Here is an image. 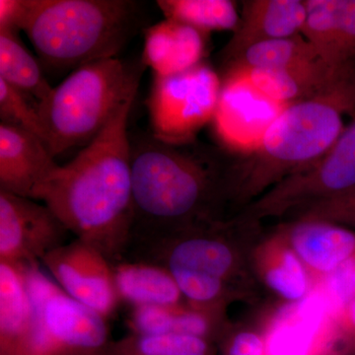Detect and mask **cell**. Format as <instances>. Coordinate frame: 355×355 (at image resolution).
Masks as SVG:
<instances>
[{"label":"cell","instance_id":"cell-1","mask_svg":"<svg viewBox=\"0 0 355 355\" xmlns=\"http://www.w3.org/2000/svg\"><path fill=\"white\" fill-rule=\"evenodd\" d=\"M128 102L76 157L60 165L36 191L76 239L111 263L123 261L135 220Z\"/></svg>","mask_w":355,"mask_h":355},{"label":"cell","instance_id":"cell-2","mask_svg":"<svg viewBox=\"0 0 355 355\" xmlns=\"http://www.w3.org/2000/svg\"><path fill=\"white\" fill-rule=\"evenodd\" d=\"M132 240L214 219L229 176L217 154L195 141L172 144L151 133L130 137Z\"/></svg>","mask_w":355,"mask_h":355},{"label":"cell","instance_id":"cell-3","mask_svg":"<svg viewBox=\"0 0 355 355\" xmlns=\"http://www.w3.org/2000/svg\"><path fill=\"white\" fill-rule=\"evenodd\" d=\"M343 114L355 116V69L324 94L287 105L280 112L259 146L236 170L238 197H256L322 157L343 132Z\"/></svg>","mask_w":355,"mask_h":355},{"label":"cell","instance_id":"cell-4","mask_svg":"<svg viewBox=\"0 0 355 355\" xmlns=\"http://www.w3.org/2000/svg\"><path fill=\"white\" fill-rule=\"evenodd\" d=\"M139 21L130 0H30L23 32L42 65L73 71L116 58Z\"/></svg>","mask_w":355,"mask_h":355},{"label":"cell","instance_id":"cell-5","mask_svg":"<svg viewBox=\"0 0 355 355\" xmlns=\"http://www.w3.org/2000/svg\"><path fill=\"white\" fill-rule=\"evenodd\" d=\"M141 71L108 58L79 67L53 88L39 107L53 157L86 146L109 125L128 102L135 99Z\"/></svg>","mask_w":355,"mask_h":355},{"label":"cell","instance_id":"cell-6","mask_svg":"<svg viewBox=\"0 0 355 355\" xmlns=\"http://www.w3.org/2000/svg\"><path fill=\"white\" fill-rule=\"evenodd\" d=\"M132 247L139 252L133 260L164 266L189 303L220 309L236 258L217 221L132 240L128 250Z\"/></svg>","mask_w":355,"mask_h":355},{"label":"cell","instance_id":"cell-7","mask_svg":"<svg viewBox=\"0 0 355 355\" xmlns=\"http://www.w3.org/2000/svg\"><path fill=\"white\" fill-rule=\"evenodd\" d=\"M40 265H24L35 310L36 355H113L108 320L67 295Z\"/></svg>","mask_w":355,"mask_h":355},{"label":"cell","instance_id":"cell-8","mask_svg":"<svg viewBox=\"0 0 355 355\" xmlns=\"http://www.w3.org/2000/svg\"><path fill=\"white\" fill-rule=\"evenodd\" d=\"M221 77L202 62L169 76H154L146 108L151 135L161 141L186 144L216 116Z\"/></svg>","mask_w":355,"mask_h":355},{"label":"cell","instance_id":"cell-9","mask_svg":"<svg viewBox=\"0 0 355 355\" xmlns=\"http://www.w3.org/2000/svg\"><path fill=\"white\" fill-rule=\"evenodd\" d=\"M355 188V116L331 148L289 175L252 205L256 216H279L345 195Z\"/></svg>","mask_w":355,"mask_h":355},{"label":"cell","instance_id":"cell-10","mask_svg":"<svg viewBox=\"0 0 355 355\" xmlns=\"http://www.w3.org/2000/svg\"><path fill=\"white\" fill-rule=\"evenodd\" d=\"M70 232L44 203L0 191V261L32 265L67 244Z\"/></svg>","mask_w":355,"mask_h":355},{"label":"cell","instance_id":"cell-11","mask_svg":"<svg viewBox=\"0 0 355 355\" xmlns=\"http://www.w3.org/2000/svg\"><path fill=\"white\" fill-rule=\"evenodd\" d=\"M41 263L67 295L105 319L121 304L113 265L87 243L76 238L46 254Z\"/></svg>","mask_w":355,"mask_h":355},{"label":"cell","instance_id":"cell-12","mask_svg":"<svg viewBox=\"0 0 355 355\" xmlns=\"http://www.w3.org/2000/svg\"><path fill=\"white\" fill-rule=\"evenodd\" d=\"M342 330L345 331L317 287L304 298L282 308L263 340L268 355H331Z\"/></svg>","mask_w":355,"mask_h":355},{"label":"cell","instance_id":"cell-13","mask_svg":"<svg viewBox=\"0 0 355 355\" xmlns=\"http://www.w3.org/2000/svg\"><path fill=\"white\" fill-rule=\"evenodd\" d=\"M220 97L212 125L217 139L234 151L253 153L286 106L270 101L239 79L221 78Z\"/></svg>","mask_w":355,"mask_h":355},{"label":"cell","instance_id":"cell-14","mask_svg":"<svg viewBox=\"0 0 355 355\" xmlns=\"http://www.w3.org/2000/svg\"><path fill=\"white\" fill-rule=\"evenodd\" d=\"M355 69V62L333 67L316 60L282 69H226L224 76L234 77L261 95L282 106L313 99L324 94L347 78Z\"/></svg>","mask_w":355,"mask_h":355},{"label":"cell","instance_id":"cell-15","mask_svg":"<svg viewBox=\"0 0 355 355\" xmlns=\"http://www.w3.org/2000/svg\"><path fill=\"white\" fill-rule=\"evenodd\" d=\"M58 166L43 140L0 123V191L34 200L39 187Z\"/></svg>","mask_w":355,"mask_h":355},{"label":"cell","instance_id":"cell-16","mask_svg":"<svg viewBox=\"0 0 355 355\" xmlns=\"http://www.w3.org/2000/svg\"><path fill=\"white\" fill-rule=\"evenodd\" d=\"M234 34L221 51L223 64L253 44L301 34L306 18V0H247Z\"/></svg>","mask_w":355,"mask_h":355},{"label":"cell","instance_id":"cell-17","mask_svg":"<svg viewBox=\"0 0 355 355\" xmlns=\"http://www.w3.org/2000/svg\"><path fill=\"white\" fill-rule=\"evenodd\" d=\"M301 35L333 67L355 62V0H306Z\"/></svg>","mask_w":355,"mask_h":355},{"label":"cell","instance_id":"cell-18","mask_svg":"<svg viewBox=\"0 0 355 355\" xmlns=\"http://www.w3.org/2000/svg\"><path fill=\"white\" fill-rule=\"evenodd\" d=\"M0 355H36V322L24 265L0 261Z\"/></svg>","mask_w":355,"mask_h":355},{"label":"cell","instance_id":"cell-19","mask_svg":"<svg viewBox=\"0 0 355 355\" xmlns=\"http://www.w3.org/2000/svg\"><path fill=\"white\" fill-rule=\"evenodd\" d=\"M144 35L142 64L154 76H174L203 62L207 35L191 26L165 18Z\"/></svg>","mask_w":355,"mask_h":355},{"label":"cell","instance_id":"cell-20","mask_svg":"<svg viewBox=\"0 0 355 355\" xmlns=\"http://www.w3.org/2000/svg\"><path fill=\"white\" fill-rule=\"evenodd\" d=\"M303 265L324 275L355 256V233L331 222L302 219L284 234Z\"/></svg>","mask_w":355,"mask_h":355},{"label":"cell","instance_id":"cell-21","mask_svg":"<svg viewBox=\"0 0 355 355\" xmlns=\"http://www.w3.org/2000/svg\"><path fill=\"white\" fill-rule=\"evenodd\" d=\"M127 324L132 334H180L212 343L221 335L220 309L198 307L189 302L132 308Z\"/></svg>","mask_w":355,"mask_h":355},{"label":"cell","instance_id":"cell-22","mask_svg":"<svg viewBox=\"0 0 355 355\" xmlns=\"http://www.w3.org/2000/svg\"><path fill=\"white\" fill-rule=\"evenodd\" d=\"M121 302L132 308L178 304L184 295L164 266L130 260L112 263Z\"/></svg>","mask_w":355,"mask_h":355},{"label":"cell","instance_id":"cell-23","mask_svg":"<svg viewBox=\"0 0 355 355\" xmlns=\"http://www.w3.org/2000/svg\"><path fill=\"white\" fill-rule=\"evenodd\" d=\"M0 79L19 91L37 109L48 101L53 90L41 62L26 49L19 34L0 32Z\"/></svg>","mask_w":355,"mask_h":355},{"label":"cell","instance_id":"cell-24","mask_svg":"<svg viewBox=\"0 0 355 355\" xmlns=\"http://www.w3.org/2000/svg\"><path fill=\"white\" fill-rule=\"evenodd\" d=\"M166 19L191 26L205 34L233 31L240 23L234 2L229 0H158Z\"/></svg>","mask_w":355,"mask_h":355},{"label":"cell","instance_id":"cell-25","mask_svg":"<svg viewBox=\"0 0 355 355\" xmlns=\"http://www.w3.org/2000/svg\"><path fill=\"white\" fill-rule=\"evenodd\" d=\"M316 60H319L316 51L299 34L253 44L224 67L226 69H282Z\"/></svg>","mask_w":355,"mask_h":355},{"label":"cell","instance_id":"cell-26","mask_svg":"<svg viewBox=\"0 0 355 355\" xmlns=\"http://www.w3.org/2000/svg\"><path fill=\"white\" fill-rule=\"evenodd\" d=\"M273 242L263 254L261 270L266 284L282 297L297 302L309 293L304 266L288 244Z\"/></svg>","mask_w":355,"mask_h":355},{"label":"cell","instance_id":"cell-27","mask_svg":"<svg viewBox=\"0 0 355 355\" xmlns=\"http://www.w3.org/2000/svg\"><path fill=\"white\" fill-rule=\"evenodd\" d=\"M113 355H216L214 343L180 334H132L114 340Z\"/></svg>","mask_w":355,"mask_h":355},{"label":"cell","instance_id":"cell-28","mask_svg":"<svg viewBox=\"0 0 355 355\" xmlns=\"http://www.w3.org/2000/svg\"><path fill=\"white\" fill-rule=\"evenodd\" d=\"M0 119L1 123L23 128L43 140L46 135L38 109L19 91L0 79ZM49 148V147H48Z\"/></svg>","mask_w":355,"mask_h":355},{"label":"cell","instance_id":"cell-29","mask_svg":"<svg viewBox=\"0 0 355 355\" xmlns=\"http://www.w3.org/2000/svg\"><path fill=\"white\" fill-rule=\"evenodd\" d=\"M319 288L343 324L345 310L355 297V256L323 275Z\"/></svg>","mask_w":355,"mask_h":355},{"label":"cell","instance_id":"cell-30","mask_svg":"<svg viewBox=\"0 0 355 355\" xmlns=\"http://www.w3.org/2000/svg\"><path fill=\"white\" fill-rule=\"evenodd\" d=\"M303 219H316L355 228V188L345 195L305 207Z\"/></svg>","mask_w":355,"mask_h":355},{"label":"cell","instance_id":"cell-31","mask_svg":"<svg viewBox=\"0 0 355 355\" xmlns=\"http://www.w3.org/2000/svg\"><path fill=\"white\" fill-rule=\"evenodd\" d=\"M29 6L30 0H0V32L23 31Z\"/></svg>","mask_w":355,"mask_h":355},{"label":"cell","instance_id":"cell-32","mask_svg":"<svg viewBox=\"0 0 355 355\" xmlns=\"http://www.w3.org/2000/svg\"><path fill=\"white\" fill-rule=\"evenodd\" d=\"M223 355L268 354L263 338L252 331H242L224 343Z\"/></svg>","mask_w":355,"mask_h":355},{"label":"cell","instance_id":"cell-33","mask_svg":"<svg viewBox=\"0 0 355 355\" xmlns=\"http://www.w3.org/2000/svg\"><path fill=\"white\" fill-rule=\"evenodd\" d=\"M343 326L345 331L355 334V297L345 310L343 318Z\"/></svg>","mask_w":355,"mask_h":355}]
</instances>
